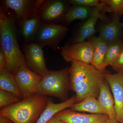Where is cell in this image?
I'll return each instance as SVG.
<instances>
[{
  "label": "cell",
  "instance_id": "1",
  "mask_svg": "<svg viewBox=\"0 0 123 123\" xmlns=\"http://www.w3.org/2000/svg\"><path fill=\"white\" fill-rule=\"evenodd\" d=\"M91 64L74 62L69 68L70 90L76 93V103L88 97L98 98L104 74Z\"/></svg>",
  "mask_w": 123,
  "mask_h": 123
},
{
  "label": "cell",
  "instance_id": "2",
  "mask_svg": "<svg viewBox=\"0 0 123 123\" xmlns=\"http://www.w3.org/2000/svg\"><path fill=\"white\" fill-rule=\"evenodd\" d=\"M16 21L13 13H7V11L0 6V47L7 58L6 69L13 75L20 65L26 63L18 42Z\"/></svg>",
  "mask_w": 123,
  "mask_h": 123
},
{
  "label": "cell",
  "instance_id": "3",
  "mask_svg": "<svg viewBox=\"0 0 123 123\" xmlns=\"http://www.w3.org/2000/svg\"><path fill=\"white\" fill-rule=\"evenodd\" d=\"M49 100L47 97L36 94L1 108L0 114L9 117L14 123H36L46 108Z\"/></svg>",
  "mask_w": 123,
  "mask_h": 123
},
{
  "label": "cell",
  "instance_id": "4",
  "mask_svg": "<svg viewBox=\"0 0 123 123\" xmlns=\"http://www.w3.org/2000/svg\"><path fill=\"white\" fill-rule=\"evenodd\" d=\"M69 90V68H66L60 70H49L43 77L37 93L58 98L64 102L68 99Z\"/></svg>",
  "mask_w": 123,
  "mask_h": 123
},
{
  "label": "cell",
  "instance_id": "5",
  "mask_svg": "<svg viewBox=\"0 0 123 123\" xmlns=\"http://www.w3.org/2000/svg\"><path fill=\"white\" fill-rule=\"evenodd\" d=\"M68 31V28L63 24L42 23L34 42L43 48L48 47L53 50H56Z\"/></svg>",
  "mask_w": 123,
  "mask_h": 123
},
{
  "label": "cell",
  "instance_id": "6",
  "mask_svg": "<svg viewBox=\"0 0 123 123\" xmlns=\"http://www.w3.org/2000/svg\"><path fill=\"white\" fill-rule=\"evenodd\" d=\"M70 6L68 0H43L37 16L42 23H62Z\"/></svg>",
  "mask_w": 123,
  "mask_h": 123
},
{
  "label": "cell",
  "instance_id": "7",
  "mask_svg": "<svg viewBox=\"0 0 123 123\" xmlns=\"http://www.w3.org/2000/svg\"><path fill=\"white\" fill-rule=\"evenodd\" d=\"M93 47L90 41L71 43H68L61 48V55L68 62H79L91 64L93 59Z\"/></svg>",
  "mask_w": 123,
  "mask_h": 123
},
{
  "label": "cell",
  "instance_id": "8",
  "mask_svg": "<svg viewBox=\"0 0 123 123\" xmlns=\"http://www.w3.org/2000/svg\"><path fill=\"white\" fill-rule=\"evenodd\" d=\"M13 75L23 99L37 94L43 77L32 72L26 63L20 65Z\"/></svg>",
  "mask_w": 123,
  "mask_h": 123
},
{
  "label": "cell",
  "instance_id": "9",
  "mask_svg": "<svg viewBox=\"0 0 123 123\" xmlns=\"http://www.w3.org/2000/svg\"><path fill=\"white\" fill-rule=\"evenodd\" d=\"M43 48L34 42L25 43L22 48L27 66L33 72L42 77L49 71L46 66Z\"/></svg>",
  "mask_w": 123,
  "mask_h": 123
},
{
  "label": "cell",
  "instance_id": "10",
  "mask_svg": "<svg viewBox=\"0 0 123 123\" xmlns=\"http://www.w3.org/2000/svg\"><path fill=\"white\" fill-rule=\"evenodd\" d=\"M43 0H3L2 8L13 12L16 21L27 19L37 15L38 10Z\"/></svg>",
  "mask_w": 123,
  "mask_h": 123
},
{
  "label": "cell",
  "instance_id": "11",
  "mask_svg": "<svg viewBox=\"0 0 123 123\" xmlns=\"http://www.w3.org/2000/svg\"><path fill=\"white\" fill-rule=\"evenodd\" d=\"M104 75L113 93L117 120L123 123V73L112 74L106 73Z\"/></svg>",
  "mask_w": 123,
  "mask_h": 123
},
{
  "label": "cell",
  "instance_id": "12",
  "mask_svg": "<svg viewBox=\"0 0 123 123\" xmlns=\"http://www.w3.org/2000/svg\"><path fill=\"white\" fill-rule=\"evenodd\" d=\"M55 117L64 123H105L109 118L107 115L79 113L69 110H62Z\"/></svg>",
  "mask_w": 123,
  "mask_h": 123
},
{
  "label": "cell",
  "instance_id": "13",
  "mask_svg": "<svg viewBox=\"0 0 123 123\" xmlns=\"http://www.w3.org/2000/svg\"><path fill=\"white\" fill-rule=\"evenodd\" d=\"M99 19L108 21V18L97 8H94L93 13L85 21L71 40V43H77L85 41L92 37L96 32L95 26Z\"/></svg>",
  "mask_w": 123,
  "mask_h": 123
},
{
  "label": "cell",
  "instance_id": "14",
  "mask_svg": "<svg viewBox=\"0 0 123 123\" xmlns=\"http://www.w3.org/2000/svg\"><path fill=\"white\" fill-rule=\"evenodd\" d=\"M92 43L93 47V59L91 64L98 70L106 73L103 61L107 51L109 43L101 37L92 36L88 40Z\"/></svg>",
  "mask_w": 123,
  "mask_h": 123
},
{
  "label": "cell",
  "instance_id": "15",
  "mask_svg": "<svg viewBox=\"0 0 123 123\" xmlns=\"http://www.w3.org/2000/svg\"><path fill=\"white\" fill-rule=\"evenodd\" d=\"M20 33L25 43L34 42L42 24L37 15L17 22Z\"/></svg>",
  "mask_w": 123,
  "mask_h": 123
},
{
  "label": "cell",
  "instance_id": "16",
  "mask_svg": "<svg viewBox=\"0 0 123 123\" xmlns=\"http://www.w3.org/2000/svg\"><path fill=\"white\" fill-rule=\"evenodd\" d=\"M120 18L114 15L111 21L102 25L99 29V37L108 43L120 39L122 28Z\"/></svg>",
  "mask_w": 123,
  "mask_h": 123
},
{
  "label": "cell",
  "instance_id": "17",
  "mask_svg": "<svg viewBox=\"0 0 123 123\" xmlns=\"http://www.w3.org/2000/svg\"><path fill=\"white\" fill-rule=\"evenodd\" d=\"M76 103V96L72 97L67 101L60 103H55L49 100L47 105L36 123H46L58 112Z\"/></svg>",
  "mask_w": 123,
  "mask_h": 123
},
{
  "label": "cell",
  "instance_id": "18",
  "mask_svg": "<svg viewBox=\"0 0 123 123\" xmlns=\"http://www.w3.org/2000/svg\"><path fill=\"white\" fill-rule=\"evenodd\" d=\"M109 86V84L105 80L101 85L98 100L105 110L110 118L116 120L114 99L110 91Z\"/></svg>",
  "mask_w": 123,
  "mask_h": 123
},
{
  "label": "cell",
  "instance_id": "19",
  "mask_svg": "<svg viewBox=\"0 0 123 123\" xmlns=\"http://www.w3.org/2000/svg\"><path fill=\"white\" fill-rule=\"evenodd\" d=\"M94 8L84 6L72 5L69 7L62 21V24L68 25L77 20H86L93 13Z\"/></svg>",
  "mask_w": 123,
  "mask_h": 123
},
{
  "label": "cell",
  "instance_id": "20",
  "mask_svg": "<svg viewBox=\"0 0 123 123\" xmlns=\"http://www.w3.org/2000/svg\"><path fill=\"white\" fill-rule=\"evenodd\" d=\"M70 108L72 111H75L107 115L105 110L101 105L98 100L94 97H87L81 102L74 104L71 106Z\"/></svg>",
  "mask_w": 123,
  "mask_h": 123
},
{
  "label": "cell",
  "instance_id": "21",
  "mask_svg": "<svg viewBox=\"0 0 123 123\" xmlns=\"http://www.w3.org/2000/svg\"><path fill=\"white\" fill-rule=\"evenodd\" d=\"M0 89L10 92L20 99H23L14 76L6 69L0 70Z\"/></svg>",
  "mask_w": 123,
  "mask_h": 123
},
{
  "label": "cell",
  "instance_id": "22",
  "mask_svg": "<svg viewBox=\"0 0 123 123\" xmlns=\"http://www.w3.org/2000/svg\"><path fill=\"white\" fill-rule=\"evenodd\" d=\"M123 49V42L120 39L109 43L107 51L104 60V68L112 65Z\"/></svg>",
  "mask_w": 123,
  "mask_h": 123
},
{
  "label": "cell",
  "instance_id": "23",
  "mask_svg": "<svg viewBox=\"0 0 123 123\" xmlns=\"http://www.w3.org/2000/svg\"><path fill=\"white\" fill-rule=\"evenodd\" d=\"M69 4L72 5L84 6L91 8H97L105 14L106 12H110L108 6L105 2L98 0H68Z\"/></svg>",
  "mask_w": 123,
  "mask_h": 123
},
{
  "label": "cell",
  "instance_id": "24",
  "mask_svg": "<svg viewBox=\"0 0 123 123\" xmlns=\"http://www.w3.org/2000/svg\"><path fill=\"white\" fill-rule=\"evenodd\" d=\"M21 100L10 92L0 89V109L17 103Z\"/></svg>",
  "mask_w": 123,
  "mask_h": 123
},
{
  "label": "cell",
  "instance_id": "25",
  "mask_svg": "<svg viewBox=\"0 0 123 123\" xmlns=\"http://www.w3.org/2000/svg\"><path fill=\"white\" fill-rule=\"evenodd\" d=\"M109 7L110 12L114 15L120 18L123 15V0H103Z\"/></svg>",
  "mask_w": 123,
  "mask_h": 123
},
{
  "label": "cell",
  "instance_id": "26",
  "mask_svg": "<svg viewBox=\"0 0 123 123\" xmlns=\"http://www.w3.org/2000/svg\"><path fill=\"white\" fill-rule=\"evenodd\" d=\"M111 66L118 73H123V49Z\"/></svg>",
  "mask_w": 123,
  "mask_h": 123
},
{
  "label": "cell",
  "instance_id": "27",
  "mask_svg": "<svg viewBox=\"0 0 123 123\" xmlns=\"http://www.w3.org/2000/svg\"><path fill=\"white\" fill-rule=\"evenodd\" d=\"M7 61L6 56L2 48L0 47V70L7 68Z\"/></svg>",
  "mask_w": 123,
  "mask_h": 123
},
{
  "label": "cell",
  "instance_id": "28",
  "mask_svg": "<svg viewBox=\"0 0 123 123\" xmlns=\"http://www.w3.org/2000/svg\"><path fill=\"white\" fill-rule=\"evenodd\" d=\"M0 123H14L9 117L4 115L0 114Z\"/></svg>",
  "mask_w": 123,
  "mask_h": 123
},
{
  "label": "cell",
  "instance_id": "29",
  "mask_svg": "<svg viewBox=\"0 0 123 123\" xmlns=\"http://www.w3.org/2000/svg\"><path fill=\"white\" fill-rule=\"evenodd\" d=\"M46 123H64L63 122L58 119L55 116H53Z\"/></svg>",
  "mask_w": 123,
  "mask_h": 123
},
{
  "label": "cell",
  "instance_id": "30",
  "mask_svg": "<svg viewBox=\"0 0 123 123\" xmlns=\"http://www.w3.org/2000/svg\"><path fill=\"white\" fill-rule=\"evenodd\" d=\"M105 123H120L119 122L117 121V120H115L109 118L106 121Z\"/></svg>",
  "mask_w": 123,
  "mask_h": 123
},
{
  "label": "cell",
  "instance_id": "31",
  "mask_svg": "<svg viewBox=\"0 0 123 123\" xmlns=\"http://www.w3.org/2000/svg\"><path fill=\"white\" fill-rule=\"evenodd\" d=\"M121 27H122V29H123V22L122 23H121Z\"/></svg>",
  "mask_w": 123,
  "mask_h": 123
}]
</instances>
